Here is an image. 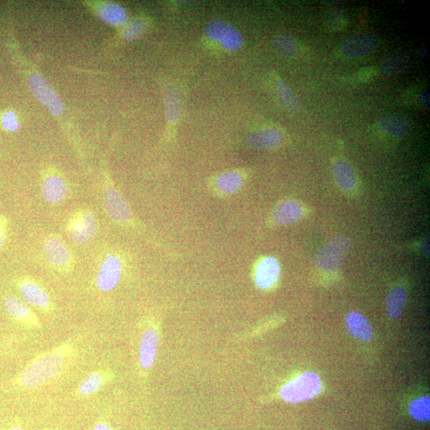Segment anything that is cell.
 <instances>
[{
    "label": "cell",
    "instance_id": "obj_18",
    "mask_svg": "<svg viewBox=\"0 0 430 430\" xmlns=\"http://www.w3.org/2000/svg\"><path fill=\"white\" fill-rule=\"evenodd\" d=\"M104 203L109 214L117 221L126 223L131 218L127 204L113 186L108 187L104 192Z\"/></svg>",
    "mask_w": 430,
    "mask_h": 430
},
{
    "label": "cell",
    "instance_id": "obj_11",
    "mask_svg": "<svg viewBox=\"0 0 430 430\" xmlns=\"http://www.w3.org/2000/svg\"><path fill=\"white\" fill-rule=\"evenodd\" d=\"M307 209L297 200L289 199L284 201L274 209L273 220L278 226H286L301 221L306 216Z\"/></svg>",
    "mask_w": 430,
    "mask_h": 430
},
{
    "label": "cell",
    "instance_id": "obj_28",
    "mask_svg": "<svg viewBox=\"0 0 430 430\" xmlns=\"http://www.w3.org/2000/svg\"><path fill=\"white\" fill-rule=\"evenodd\" d=\"M104 384V378L103 374L100 372H94L89 374L80 384L78 391L79 393L84 396L96 393L103 387Z\"/></svg>",
    "mask_w": 430,
    "mask_h": 430
},
{
    "label": "cell",
    "instance_id": "obj_20",
    "mask_svg": "<svg viewBox=\"0 0 430 430\" xmlns=\"http://www.w3.org/2000/svg\"><path fill=\"white\" fill-rule=\"evenodd\" d=\"M377 126L383 133L396 138L404 137L411 130V124L407 119L394 115L380 119Z\"/></svg>",
    "mask_w": 430,
    "mask_h": 430
},
{
    "label": "cell",
    "instance_id": "obj_29",
    "mask_svg": "<svg viewBox=\"0 0 430 430\" xmlns=\"http://www.w3.org/2000/svg\"><path fill=\"white\" fill-rule=\"evenodd\" d=\"M273 46L278 54L284 58H293L297 54L296 43L291 37L284 34L275 38Z\"/></svg>",
    "mask_w": 430,
    "mask_h": 430
},
{
    "label": "cell",
    "instance_id": "obj_25",
    "mask_svg": "<svg viewBox=\"0 0 430 430\" xmlns=\"http://www.w3.org/2000/svg\"><path fill=\"white\" fill-rule=\"evenodd\" d=\"M276 87L280 100L288 111L293 113L301 111V104H299L296 94L284 80L278 78L276 81Z\"/></svg>",
    "mask_w": 430,
    "mask_h": 430
},
{
    "label": "cell",
    "instance_id": "obj_7",
    "mask_svg": "<svg viewBox=\"0 0 430 430\" xmlns=\"http://www.w3.org/2000/svg\"><path fill=\"white\" fill-rule=\"evenodd\" d=\"M45 256L52 266L60 271H67L72 267L73 258L63 239L57 234L49 235L44 242Z\"/></svg>",
    "mask_w": 430,
    "mask_h": 430
},
{
    "label": "cell",
    "instance_id": "obj_38",
    "mask_svg": "<svg viewBox=\"0 0 430 430\" xmlns=\"http://www.w3.org/2000/svg\"><path fill=\"white\" fill-rule=\"evenodd\" d=\"M11 430H22V429H20V428L16 427V428H13V429H11Z\"/></svg>",
    "mask_w": 430,
    "mask_h": 430
},
{
    "label": "cell",
    "instance_id": "obj_17",
    "mask_svg": "<svg viewBox=\"0 0 430 430\" xmlns=\"http://www.w3.org/2000/svg\"><path fill=\"white\" fill-rule=\"evenodd\" d=\"M345 324L350 335L359 341L368 342L372 339V325L362 313L359 312L348 313Z\"/></svg>",
    "mask_w": 430,
    "mask_h": 430
},
{
    "label": "cell",
    "instance_id": "obj_32",
    "mask_svg": "<svg viewBox=\"0 0 430 430\" xmlns=\"http://www.w3.org/2000/svg\"><path fill=\"white\" fill-rule=\"evenodd\" d=\"M2 124L3 127L8 131H16L19 124L16 113L12 111L5 113L2 117Z\"/></svg>",
    "mask_w": 430,
    "mask_h": 430
},
{
    "label": "cell",
    "instance_id": "obj_33",
    "mask_svg": "<svg viewBox=\"0 0 430 430\" xmlns=\"http://www.w3.org/2000/svg\"><path fill=\"white\" fill-rule=\"evenodd\" d=\"M430 98H429V92L428 89H423L421 92L419 93L418 95V101L419 103L421 104V106L425 109H429L430 107Z\"/></svg>",
    "mask_w": 430,
    "mask_h": 430
},
{
    "label": "cell",
    "instance_id": "obj_2",
    "mask_svg": "<svg viewBox=\"0 0 430 430\" xmlns=\"http://www.w3.org/2000/svg\"><path fill=\"white\" fill-rule=\"evenodd\" d=\"M321 389V379L318 374L307 372L299 374L284 385L280 392V396L288 403H301L316 397Z\"/></svg>",
    "mask_w": 430,
    "mask_h": 430
},
{
    "label": "cell",
    "instance_id": "obj_9",
    "mask_svg": "<svg viewBox=\"0 0 430 430\" xmlns=\"http://www.w3.org/2000/svg\"><path fill=\"white\" fill-rule=\"evenodd\" d=\"M122 273V263L117 255L109 254L100 267L97 286L103 292L111 291L117 286Z\"/></svg>",
    "mask_w": 430,
    "mask_h": 430
},
{
    "label": "cell",
    "instance_id": "obj_8",
    "mask_svg": "<svg viewBox=\"0 0 430 430\" xmlns=\"http://www.w3.org/2000/svg\"><path fill=\"white\" fill-rule=\"evenodd\" d=\"M378 44L379 40L374 34L359 33L344 39L339 52L348 58H359L372 53Z\"/></svg>",
    "mask_w": 430,
    "mask_h": 430
},
{
    "label": "cell",
    "instance_id": "obj_15",
    "mask_svg": "<svg viewBox=\"0 0 430 430\" xmlns=\"http://www.w3.org/2000/svg\"><path fill=\"white\" fill-rule=\"evenodd\" d=\"M284 137L277 128H267L253 132L247 137V143L249 147L255 149H273L283 143Z\"/></svg>",
    "mask_w": 430,
    "mask_h": 430
},
{
    "label": "cell",
    "instance_id": "obj_37",
    "mask_svg": "<svg viewBox=\"0 0 430 430\" xmlns=\"http://www.w3.org/2000/svg\"><path fill=\"white\" fill-rule=\"evenodd\" d=\"M418 54V55H427L428 51L427 49H420Z\"/></svg>",
    "mask_w": 430,
    "mask_h": 430
},
{
    "label": "cell",
    "instance_id": "obj_5",
    "mask_svg": "<svg viewBox=\"0 0 430 430\" xmlns=\"http://www.w3.org/2000/svg\"><path fill=\"white\" fill-rule=\"evenodd\" d=\"M96 232V218L88 210H80L75 212L67 223L69 237L77 245H84L91 241Z\"/></svg>",
    "mask_w": 430,
    "mask_h": 430
},
{
    "label": "cell",
    "instance_id": "obj_23",
    "mask_svg": "<svg viewBox=\"0 0 430 430\" xmlns=\"http://www.w3.org/2000/svg\"><path fill=\"white\" fill-rule=\"evenodd\" d=\"M98 14L104 23L113 25V26L124 24L128 19L126 10L122 5L116 3L102 4L98 9Z\"/></svg>",
    "mask_w": 430,
    "mask_h": 430
},
{
    "label": "cell",
    "instance_id": "obj_6",
    "mask_svg": "<svg viewBox=\"0 0 430 430\" xmlns=\"http://www.w3.org/2000/svg\"><path fill=\"white\" fill-rule=\"evenodd\" d=\"M29 86L38 101L43 104L54 116L63 113V104L58 93L43 77L34 73L29 79Z\"/></svg>",
    "mask_w": 430,
    "mask_h": 430
},
{
    "label": "cell",
    "instance_id": "obj_27",
    "mask_svg": "<svg viewBox=\"0 0 430 430\" xmlns=\"http://www.w3.org/2000/svg\"><path fill=\"white\" fill-rule=\"evenodd\" d=\"M324 23L326 27L332 31L339 32L347 27L348 19L346 13L342 10L332 9L325 14Z\"/></svg>",
    "mask_w": 430,
    "mask_h": 430
},
{
    "label": "cell",
    "instance_id": "obj_22",
    "mask_svg": "<svg viewBox=\"0 0 430 430\" xmlns=\"http://www.w3.org/2000/svg\"><path fill=\"white\" fill-rule=\"evenodd\" d=\"M407 298V290L403 286H394L391 289L386 302L387 312L389 317L397 319L402 317Z\"/></svg>",
    "mask_w": 430,
    "mask_h": 430
},
{
    "label": "cell",
    "instance_id": "obj_1",
    "mask_svg": "<svg viewBox=\"0 0 430 430\" xmlns=\"http://www.w3.org/2000/svg\"><path fill=\"white\" fill-rule=\"evenodd\" d=\"M69 350L68 346H61L34 359L20 376V383L24 387L34 388L58 376L66 364Z\"/></svg>",
    "mask_w": 430,
    "mask_h": 430
},
{
    "label": "cell",
    "instance_id": "obj_16",
    "mask_svg": "<svg viewBox=\"0 0 430 430\" xmlns=\"http://www.w3.org/2000/svg\"><path fill=\"white\" fill-rule=\"evenodd\" d=\"M23 297L30 304L39 309L49 310L52 306L51 299L48 294L32 280H23L19 286Z\"/></svg>",
    "mask_w": 430,
    "mask_h": 430
},
{
    "label": "cell",
    "instance_id": "obj_36",
    "mask_svg": "<svg viewBox=\"0 0 430 430\" xmlns=\"http://www.w3.org/2000/svg\"><path fill=\"white\" fill-rule=\"evenodd\" d=\"M92 430H111L106 424L99 423Z\"/></svg>",
    "mask_w": 430,
    "mask_h": 430
},
{
    "label": "cell",
    "instance_id": "obj_30",
    "mask_svg": "<svg viewBox=\"0 0 430 430\" xmlns=\"http://www.w3.org/2000/svg\"><path fill=\"white\" fill-rule=\"evenodd\" d=\"M166 114L169 123L177 122L180 113H181V103H180L178 95L172 92L169 93L166 97Z\"/></svg>",
    "mask_w": 430,
    "mask_h": 430
},
{
    "label": "cell",
    "instance_id": "obj_19",
    "mask_svg": "<svg viewBox=\"0 0 430 430\" xmlns=\"http://www.w3.org/2000/svg\"><path fill=\"white\" fill-rule=\"evenodd\" d=\"M4 306L12 317L19 321L34 328L39 326V321L36 315L25 304L21 299L13 296L4 299Z\"/></svg>",
    "mask_w": 430,
    "mask_h": 430
},
{
    "label": "cell",
    "instance_id": "obj_24",
    "mask_svg": "<svg viewBox=\"0 0 430 430\" xmlns=\"http://www.w3.org/2000/svg\"><path fill=\"white\" fill-rule=\"evenodd\" d=\"M243 178L237 172H224L215 180V188L220 193L224 194H233L238 191L242 186Z\"/></svg>",
    "mask_w": 430,
    "mask_h": 430
},
{
    "label": "cell",
    "instance_id": "obj_10",
    "mask_svg": "<svg viewBox=\"0 0 430 430\" xmlns=\"http://www.w3.org/2000/svg\"><path fill=\"white\" fill-rule=\"evenodd\" d=\"M281 275V267L273 257L264 258L254 270V282L262 290H269L276 286Z\"/></svg>",
    "mask_w": 430,
    "mask_h": 430
},
{
    "label": "cell",
    "instance_id": "obj_26",
    "mask_svg": "<svg viewBox=\"0 0 430 430\" xmlns=\"http://www.w3.org/2000/svg\"><path fill=\"white\" fill-rule=\"evenodd\" d=\"M409 414L418 422H427L430 419V399L422 396L413 400L409 405Z\"/></svg>",
    "mask_w": 430,
    "mask_h": 430
},
{
    "label": "cell",
    "instance_id": "obj_3",
    "mask_svg": "<svg viewBox=\"0 0 430 430\" xmlns=\"http://www.w3.org/2000/svg\"><path fill=\"white\" fill-rule=\"evenodd\" d=\"M350 249L351 241L348 238L334 237L319 249L315 257V266L319 272L326 273L337 272Z\"/></svg>",
    "mask_w": 430,
    "mask_h": 430
},
{
    "label": "cell",
    "instance_id": "obj_21",
    "mask_svg": "<svg viewBox=\"0 0 430 430\" xmlns=\"http://www.w3.org/2000/svg\"><path fill=\"white\" fill-rule=\"evenodd\" d=\"M412 59L407 53H395L385 58L379 69L385 75H394L406 71L411 67Z\"/></svg>",
    "mask_w": 430,
    "mask_h": 430
},
{
    "label": "cell",
    "instance_id": "obj_14",
    "mask_svg": "<svg viewBox=\"0 0 430 430\" xmlns=\"http://www.w3.org/2000/svg\"><path fill=\"white\" fill-rule=\"evenodd\" d=\"M68 188L66 181L57 174H49L42 183V194L47 203L57 204L66 199Z\"/></svg>",
    "mask_w": 430,
    "mask_h": 430
},
{
    "label": "cell",
    "instance_id": "obj_4",
    "mask_svg": "<svg viewBox=\"0 0 430 430\" xmlns=\"http://www.w3.org/2000/svg\"><path fill=\"white\" fill-rule=\"evenodd\" d=\"M205 34L210 41L228 52H238L243 47L244 38L238 29L223 19H214L207 24Z\"/></svg>",
    "mask_w": 430,
    "mask_h": 430
},
{
    "label": "cell",
    "instance_id": "obj_31",
    "mask_svg": "<svg viewBox=\"0 0 430 430\" xmlns=\"http://www.w3.org/2000/svg\"><path fill=\"white\" fill-rule=\"evenodd\" d=\"M144 25L142 20H134L130 23L126 30H124V37L128 41H133L137 39L144 32Z\"/></svg>",
    "mask_w": 430,
    "mask_h": 430
},
{
    "label": "cell",
    "instance_id": "obj_34",
    "mask_svg": "<svg viewBox=\"0 0 430 430\" xmlns=\"http://www.w3.org/2000/svg\"><path fill=\"white\" fill-rule=\"evenodd\" d=\"M7 221L3 217H0V248L3 246L6 238Z\"/></svg>",
    "mask_w": 430,
    "mask_h": 430
},
{
    "label": "cell",
    "instance_id": "obj_12",
    "mask_svg": "<svg viewBox=\"0 0 430 430\" xmlns=\"http://www.w3.org/2000/svg\"><path fill=\"white\" fill-rule=\"evenodd\" d=\"M332 172L338 186L344 192L352 194L357 191L358 186L357 174L348 162L343 159H335Z\"/></svg>",
    "mask_w": 430,
    "mask_h": 430
},
{
    "label": "cell",
    "instance_id": "obj_35",
    "mask_svg": "<svg viewBox=\"0 0 430 430\" xmlns=\"http://www.w3.org/2000/svg\"><path fill=\"white\" fill-rule=\"evenodd\" d=\"M374 75V71L372 69H363L362 73H360V77H361V78L363 80L370 79L373 77Z\"/></svg>",
    "mask_w": 430,
    "mask_h": 430
},
{
    "label": "cell",
    "instance_id": "obj_13",
    "mask_svg": "<svg viewBox=\"0 0 430 430\" xmlns=\"http://www.w3.org/2000/svg\"><path fill=\"white\" fill-rule=\"evenodd\" d=\"M159 337L156 329L148 328L143 332L139 342V363L144 369L153 366L156 360Z\"/></svg>",
    "mask_w": 430,
    "mask_h": 430
}]
</instances>
